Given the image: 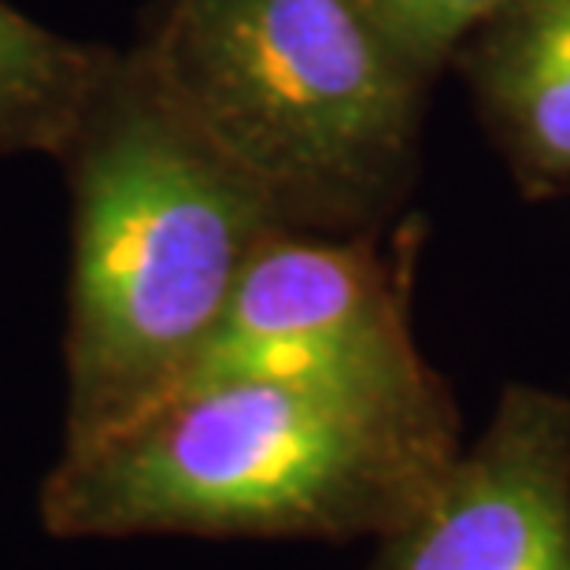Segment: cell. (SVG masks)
<instances>
[{"mask_svg":"<svg viewBox=\"0 0 570 570\" xmlns=\"http://www.w3.org/2000/svg\"><path fill=\"white\" fill-rule=\"evenodd\" d=\"M138 45L285 230L396 226L433 86L352 0H156Z\"/></svg>","mask_w":570,"mask_h":570,"instance_id":"3957f363","label":"cell"},{"mask_svg":"<svg viewBox=\"0 0 570 570\" xmlns=\"http://www.w3.org/2000/svg\"><path fill=\"white\" fill-rule=\"evenodd\" d=\"M108 52L0 0V156L56 159Z\"/></svg>","mask_w":570,"mask_h":570,"instance_id":"52a82bcc","label":"cell"},{"mask_svg":"<svg viewBox=\"0 0 570 570\" xmlns=\"http://www.w3.org/2000/svg\"><path fill=\"white\" fill-rule=\"evenodd\" d=\"M367 570H570V396L508 382L426 504Z\"/></svg>","mask_w":570,"mask_h":570,"instance_id":"5b68a950","label":"cell"},{"mask_svg":"<svg viewBox=\"0 0 570 570\" xmlns=\"http://www.w3.org/2000/svg\"><path fill=\"white\" fill-rule=\"evenodd\" d=\"M452 67L522 193L570 189V0H508Z\"/></svg>","mask_w":570,"mask_h":570,"instance_id":"8992f818","label":"cell"},{"mask_svg":"<svg viewBox=\"0 0 570 570\" xmlns=\"http://www.w3.org/2000/svg\"><path fill=\"white\" fill-rule=\"evenodd\" d=\"M374 33L415 78L433 86L466 38L508 0H352Z\"/></svg>","mask_w":570,"mask_h":570,"instance_id":"ba28073f","label":"cell"},{"mask_svg":"<svg viewBox=\"0 0 570 570\" xmlns=\"http://www.w3.org/2000/svg\"><path fill=\"white\" fill-rule=\"evenodd\" d=\"M419 242V219L379 234H271L186 382L253 374L404 404L455 401L412 330Z\"/></svg>","mask_w":570,"mask_h":570,"instance_id":"277c9868","label":"cell"},{"mask_svg":"<svg viewBox=\"0 0 570 570\" xmlns=\"http://www.w3.org/2000/svg\"><path fill=\"white\" fill-rule=\"evenodd\" d=\"M460 449L455 401L226 374L60 449L38 508L63 541H379L426 504Z\"/></svg>","mask_w":570,"mask_h":570,"instance_id":"6da1fadb","label":"cell"},{"mask_svg":"<svg viewBox=\"0 0 570 570\" xmlns=\"http://www.w3.org/2000/svg\"><path fill=\"white\" fill-rule=\"evenodd\" d=\"M71 193L63 449L178 390L245 264L285 230L138 41L111 49L56 153Z\"/></svg>","mask_w":570,"mask_h":570,"instance_id":"7a4b0ae2","label":"cell"}]
</instances>
